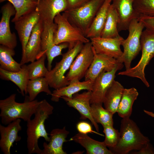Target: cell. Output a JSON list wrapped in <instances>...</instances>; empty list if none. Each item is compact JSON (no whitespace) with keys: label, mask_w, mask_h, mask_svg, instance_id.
Masks as SVG:
<instances>
[{"label":"cell","mask_w":154,"mask_h":154,"mask_svg":"<svg viewBox=\"0 0 154 154\" xmlns=\"http://www.w3.org/2000/svg\"><path fill=\"white\" fill-rule=\"evenodd\" d=\"M46 57L44 53L36 61L27 65L29 80L46 76L49 71L45 65Z\"/></svg>","instance_id":"33"},{"label":"cell","mask_w":154,"mask_h":154,"mask_svg":"<svg viewBox=\"0 0 154 154\" xmlns=\"http://www.w3.org/2000/svg\"><path fill=\"white\" fill-rule=\"evenodd\" d=\"M120 139L117 145L109 149L113 154H127L138 151L150 140L141 132L137 124L130 117L123 118L121 122Z\"/></svg>","instance_id":"2"},{"label":"cell","mask_w":154,"mask_h":154,"mask_svg":"<svg viewBox=\"0 0 154 154\" xmlns=\"http://www.w3.org/2000/svg\"><path fill=\"white\" fill-rule=\"evenodd\" d=\"M123 63H119L112 70L103 71L96 78L94 81L91 91L90 104H102L106 93L115 80L117 71L123 67Z\"/></svg>","instance_id":"11"},{"label":"cell","mask_w":154,"mask_h":154,"mask_svg":"<svg viewBox=\"0 0 154 154\" xmlns=\"http://www.w3.org/2000/svg\"><path fill=\"white\" fill-rule=\"evenodd\" d=\"M140 42L142 55L139 62L134 67L119 72L118 75L139 78L148 87L149 85L145 78L144 70L154 57V32L146 29L142 32Z\"/></svg>","instance_id":"4"},{"label":"cell","mask_w":154,"mask_h":154,"mask_svg":"<svg viewBox=\"0 0 154 154\" xmlns=\"http://www.w3.org/2000/svg\"><path fill=\"white\" fill-rule=\"evenodd\" d=\"M119 21L117 12L111 4L108 10L106 20L101 37L114 38L120 36L117 28Z\"/></svg>","instance_id":"28"},{"label":"cell","mask_w":154,"mask_h":154,"mask_svg":"<svg viewBox=\"0 0 154 154\" xmlns=\"http://www.w3.org/2000/svg\"><path fill=\"white\" fill-rule=\"evenodd\" d=\"M40 0H38V1Z\"/></svg>","instance_id":"41"},{"label":"cell","mask_w":154,"mask_h":154,"mask_svg":"<svg viewBox=\"0 0 154 154\" xmlns=\"http://www.w3.org/2000/svg\"><path fill=\"white\" fill-rule=\"evenodd\" d=\"M143 111L147 115L154 118V113L146 110H144Z\"/></svg>","instance_id":"40"},{"label":"cell","mask_w":154,"mask_h":154,"mask_svg":"<svg viewBox=\"0 0 154 154\" xmlns=\"http://www.w3.org/2000/svg\"><path fill=\"white\" fill-rule=\"evenodd\" d=\"M76 129L79 133L84 134L88 133H94L102 136L104 135L98 132H96L92 129L91 125L89 123L85 121H81L76 124Z\"/></svg>","instance_id":"36"},{"label":"cell","mask_w":154,"mask_h":154,"mask_svg":"<svg viewBox=\"0 0 154 154\" xmlns=\"http://www.w3.org/2000/svg\"><path fill=\"white\" fill-rule=\"evenodd\" d=\"M100 104H91L92 115L95 121L102 126H113V114L108 110L104 108Z\"/></svg>","instance_id":"32"},{"label":"cell","mask_w":154,"mask_h":154,"mask_svg":"<svg viewBox=\"0 0 154 154\" xmlns=\"http://www.w3.org/2000/svg\"><path fill=\"white\" fill-rule=\"evenodd\" d=\"M93 49L94 53L93 59L85 76V80L94 81L102 72L112 70L119 63L117 59L115 58L103 54L96 53L93 48Z\"/></svg>","instance_id":"20"},{"label":"cell","mask_w":154,"mask_h":154,"mask_svg":"<svg viewBox=\"0 0 154 154\" xmlns=\"http://www.w3.org/2000/svg\"><path fill=\"white\" fill-rule=\"evenodd\" d=\"M15 54L14 49L4 46L0 45V68L12 72L20 71L21 65L13 58Z\"/></svg>","instance_id":"29"},{"label":"cell","mask_w":154,"mask_h":154,"mask_svg":"<svg viewBox=\"0 0 154 154\" xmlns=\"http://www.w3.org/2000/svg\"><path fill=\"white\" fill-rule=\"evenodd\" d=\"M91 92V91L87 90L80 94L76 93L71 98L66 97H62L61 98L66 102L69 107L73 108L78 111L80 115V119H89L97 131L99 132L98 123L94 119L91 113L90 100Z\"/></svg>","instance_id":"13"},{"label":"cell","mask_w":154,"mask_h":154,"mask_svg":"<svg viewBox=\"0 0 154 154\" xmlns=\"http://www.w3.org/2000/svg\"><path fill=\"white\" fill-rule=\"evenodd\" d=\"M132 153L135 154H154V149L149 142L145 144L139 150Z\"/></svg>","instance_id":"39"},{"label":"cell","mask_w":154,"mask_h":154,"mask_svg":"<svg viewBox=\"0 0 154 154\" xmlns=\"http://www.w3.org/2000/svg\"><path fill=\"white\" fill-rule=\"evenodd\" d=\"M66 0H40L35 10L39 14L40 19L43 24L54 23L55 17L67 9Z\"/></svg>","instance_id":"15"},{"label":"cell","mask_w":154,"mask_h":154,"mask_svg":"<svg viewBox=\"0 0 154 154\" xmlns=\"http://www.w3.org/2000/svg\"><path fill=\"white\" fill-rule=\"evenodd\" d=\"M134 0H112V5L116 10L119 18L117 28L119 32L128 30L131 21L139 19L140 15L134 9Z\"/></svg>","instance_id":"18"},{"label":"cell","mask_w":154,"mask_h":154,"mask_svg":"<svg viewBox=\"0 0 154 154\" xmlns=\"http://www.w3.org/2000/svg\"><path fill=\"white\" fill-rule=\"evenodd\" d=\"M16 94H13L5 99L0 100V117L1 122L7 125L17 119L27 122L31 119L41 102L37 100H28L20 103L16 101Z\"/></svg>","instance_id":"3"},{"label":"cell","mask_w":154,"mask_h":154,"mask_svg":"<svg viewBox=\"0 0 154 154\" xmlns=\"http://www.w3.org/2000/svg\"><path fill=\"white\" fill-rule=\"evenodd\" d=\"M133 6L140 16L154 17V0H134Z\"/></svg>","instance_id":"34"},{"label":"cell","mask_w":154,"mask_h":154,"mask_svg":"<svg viewBox=\"0 0 154 154\" xmlns=\"http://www.w3.org/2000/svg\"><path fill=\"white\" fill-rule=\"evenodd\" d=\"M54 22L57 25L53 37L55 44L67 43L68 49H70L78 42L85 44L90 41L81 30L72 25L62 13L58 14Z\"/></svg>","instance_id":"6"},{"label":"cell","mask_w":154,"mask_h":154,"mask_svg":"<svg viewBox=\"0 0 154 154\" xmlns=\"http://www.w3.org/2000/svg\"><path fill=\"white\" fill-rule=\"evenodd\" d=\"M43 29V23L40 19L34 27L26 46L24 56L21 58L20 63L21 66L34 61L41 56V36Z\"/></svg>","instance_id":"17"},{"label":"cell","mask_w":154,"mask_h":154,"mask_svg":"<svg viewBox=\"0 0 154 154\" xmlns=\"http://www.w3.org/2000/svg\"><path fill=\"white\" fill-rule=\"evenodd\" d=\"M53 107L46 100L41 101L36 111L34 117L27 122V147L29 154H41L42 149L38 145V140L43 137L48 142V137L45 127V121L53 113Z\"/></svg>","instance_id":"1"},{"label":"cell","mask_w":154,"mask_h":154,"mask_svg":"<svg viewBox=\"0 0 154 154\" xmlns=\"http://www.w3.org/2000/svg\"><path fill=\"white\" fill-rule=\"evenodd\" d=\"M69 141H74L80 144L86 149L87 154H113L107 148L104 141L96 140L87 134L78 132Z\"/></svg>","instance_id":"23"},{"label":"cell","mask_w":154,"mask_h":154,"mask_svg":"<svg viewBox=\"0 0 154 154\" xmlns=\"http://www.w3.org/2000/svg\"><path fill=\"white\" fill-rule=\"evenodd\" d=\"M2 16L0 21V44L14 49L17 44L16 35L12 33L10 27V20L11 16L15 15L16 11L13 5L9 2L1 8Z\"/></svg>","instance_id":"12"},{"label":"cell","mask_w":154,"mask_h":154,"mask_svg":"<svg viewBox=\"0 0 154 154\" xmlns=\"http://www.w3.org/2000/svg\"><path fill=\"white\" fill-rule=\"evenodd\" d=\"M138 95L137 90L134 88H124L117 112L120 117L122 118L130 117L133 104Z\"/></svg>","instance_id":"27"},{"label":"cell","mask_w":154,"mask_h":154,"mask_svg":"<svg viewBox=\"0 0 154 154\" xmlns=\"http://www.w3.org/2000/svg\"><path fill=\"white\" fill-rule=\"evenodd\" d=\"M105 0H91L84 5L67 10L62 14L69 22L85 35Z\"/></svg>","instance_id":"8"},{"label":"cell","mask_w":154,"mask_h":154,"mask_svg":"<svg viewBox=\"0 0 154 154\" xmlns=\"http://www.w3.org/2000/svg\"><path fill=\"white\" fill-rule=\"evenodd\" d=\"M76 57L66 77L70 82L80 81L85 76L93 61L94 53L90 41L84 44Z\"/></svg>","instance_id":"9"},{"label":"cell","mask_w":154,"mask_h":154,"mask_svg":"<svg viewBox=\"0 0 154 154\" xmlns=\"http://www.w3.org/2000/svg\"><path fill=\"white\" fill-rule=\"evenodd\" d=\"M69 133L65 126L62 129L56 128L52 129L50 134V140L47 143L44 142L43 149L41 154H66L63 149L64 143L67 141L66 138Z\"/></svg>","instance_id":"21"},{"label":"cell","mask_w":154,"mask_h":154,"mask_svg":"<svg viewBox=\"0 0 154 154\" xmlns=\"http://www.w3.org/2000/svg\"><path fill=\"white\" fill-rule=\"evenodd\" d=\"M90 0H66L68 5L67 10L74 9L81 7L87 3Z\"/></svg>","instance_id":"38"},{"label":"cell","mask_w":154,"mask_h":154,"mask_svg":"<svg viewBox=\"0 0 154 154\" xmlns=\"http://www.w3.org/2000/svg\"><path fill=\"white\" fill-rule=\"evenodd\" d=\"M21 119H17L6 126L0 124V148L4 154H10L11 149L14 142L20 141L21 139L18 135L22 129Z\"/></svg>","instance_id":"19"},{"label":"cell","mask_w":154,"mask_h":154,"mask_svg":"<svg viewBox=\"0 0 154 154\" xmlns=\"http://www.w3.org/2000/svg\"><path fill=\"white\" fill-rule=\"evenodd\" d=\"M124 40L121 36L114 38L99 37L90 38L96 53L105 55L116 59L119 58L123 53L120 46Z\"/></svg>","instance_id":"14"},{"label":"cell","mask_w":154,"mask_h":154,"mask_svg":"<svg viewBox=\"0 0 154 154\" xmlns=\"http://www.w3.org/2000/svg\"><path fill=\"white\" fill-rule=\"evenodd\" d=\"M49 87L45 77L29 80L27 86V92L29 95L28 100L32 101L35 100L37 96L42 92L51 95L52 92L50 90Z\"/></svg>","instance_id":"30"},{"label":"cell","mask_w":154,"mask_h":154,"mask_svg":"<svg viewBox=\"0 0 154 154\" xmlns=\"http://www.w3.org/2000/svg\"><path fill=\"white\" fill-rule=\"evenodd\" d=\"M124 88L120 83L114 80L106 93L103 104L105 108L113 114L117 112Z\"/></svg>","instance_id":"26"},{"label":"cell","mask_w":154,"mask_h":154,"mask_svg":"<svg viewBox=\"0 0 154 154\" xmlns=\"http://www.w3.org/2000/svg\"><path fill=\"white\" fill-rule=\"evenodd\" d=\"M40 20L39 14L35 10L20 17L14 23L21 43L22 50V58L25 55L27 44L35 26Z\"/></svg>","instance_id":"16"},{"label":"cell","mask_w":154,"mask_h":154,"mask_svg":"<svg viewBox=\"0 0 154 154\" xmlns=\"http://www.w3.org/2000/svg\"><path fill=\"white\" fill-rule=\"evenodd\" d=\"M103 127L105 135L104 142L106 145L109 149L115 147L119 140V132L112 125H104Z\"/></svg>","instance_id":"35"},{"label":"cell","mask_w":154,"mask_h":154,"mask_svg":"<svg viewBox=\"0 0 154 154\" xmlns=\"http://www.w3.org/2000/svg\"><path fill=\"white\" fill-rule=\"evenodd\" d=\"M112 0H105L98 11L86 35L88 38L101 37Z\"/></svg>","instance_id":"25"},{"label":"cell","mask_w":154,"mask_h":154,"mask_svg":"<svg viewBox=\"0 0 154 154\" xmlns=\"http://www.w3.org/2000/svg\"><path fill=\"white\" fill-rule=\"evenodd\" d=\"M5 1L10 2L15 9L16 14L11 20L14 23L22 16L35 10L38 3V0H0V2Z\"/></svg>","instance_id":"31"},{"label":"cell","mask_w":154,"mask_h":154,"mask_svg":"<svg viewBox=\"0 0 154 154\" xmlns=\"http://www.w3.org/2000/svg\"><path fill=\"white\" fill-rule=\"evenodd\" d=\"M144 28V25L138 19H133L129 24L128 36L121 44L123 48V53L117 59L118 62L124 64L125 70L131 68L132 61L141 50V37Z\"/></svg>","instance_id":"7"},{"label":"cell","mask_w":154,"mask_h":154,"mask_svg":"<svg viewBox=\"0 0 154 154\" xmlns=\"http://www.w3.org/2000/svg\"><path fill=\"white\" fill-rule=\"evenodd\" d=\"M0 77L3 80L10 81L19 89L22 96L27 94V86L29 80L27 65L21 66V70L18 72L7 71L0 68Z\"/></svg>","instance_id":"24"},{"label":"cell","mask_w":154,"mask_h":154,"mask_svg":"<svg viewBox=\"0 0 154 154\" xmlns=\"http://www.w3.org/2000/svg\"><path fill=\"white\" fill-rule=\"evenodd\" d=\"M57 27L54 23L51 24H43L42 33V52L41 56L45 53L48 61L47 68L49 71L51 70L52 64L54 59L59 55H62L63 49L68 47V44L63 43L59 44H54V35Z\"/></svg>","instance_id":"10"},{"label":"cell","mask_w":154,"mask_h":154,"mask_svg":"<svg viewBox=\"0 0 154 154\" xmlns=\"http://www.w3.org/2000/svg\"><path fill=\"white\" fill-rule=\"evenodd\" d=\"M138 20L142 22L146 29L154 32V17L141 15Z\"/></svg>","instance_id":"37"},{"label":"cell","mask_w":154,"mask_h":154,"mask_svg":"<svg viewBox=\"0 0 154 154\" xmlns=\"http://www.w3.org/2000/svg\"><path fill=\"white\" fill-rule=\"evenodd\" d=\"M94 81L88 80L71 82L66 86L54 90L51 95V100L52 101L57 102L62 97L71 98L74 94L82 90L92 91Z\"/></svg>","instance_id":"22"},{"label":"cell","mask_w":154,"mask_h":154,"mask_svg":"<svg viewBox=\"0 0 154 154\" xmlns=\"http://www.w3.org/2000/svg\"><path fill=\"white\" fill-rule=\"evenodd\" d=\"M83 45V43L78 42L73 48L68 49L66 53L62 54L61 60L56 63L55 67L48 71L45 78L50 87L56 90L70 84L64 76L65 74L69 69Z\"/></svg>","instance_id":"5"}]
</instances>
